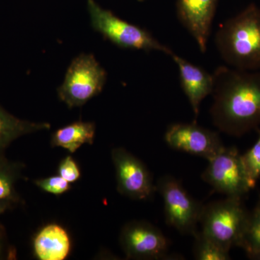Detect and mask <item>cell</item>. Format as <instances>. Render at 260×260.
I'll use <instances>...</instances> for the list:
<instances>
[{
	"mask_svg": "<svg viewBox=\"0 0 260 260\" xmlns=\"http://www.w3.org/2000/svg\"><path fill=\"white\" fill-rule=\"evenodd\" d=\"M210 113L222 133L241 137L260 125V72L220 66L213 73Z\"/></svg>",
	"mask_w": 260,
	"mask_h": 260,
	"instance_id": "cell-1",
	"label": "cell"
},
{
	"mask_svg": "<svg viewBox=\"0 0 260 260\" xmlns=\"http://www.w3.org/2000/svg\"><path fill=\"white\" fill-rule=\"evenodd\" d=\"M215 42L227 66L247 71L259 70V7L251 3L228 19L216 32Z\"/></svg>",
	"mask_w": 260,
	"mask_h": 260,
	"instance_id": "cell-2",
	"label": "cell"
},
{
	"mask_svg": "<svg viewBox=\"0 0 260 260\" xmlns=\"http://www.w3.org/2000/svg\"><path fill=\"white\" fill-rule=\"evenodd\" d=\"M87 9L92 28L117 47L144 51H158L169 56L172 50L164 45L144 28L103 8L95 0H87Z\"/></svg>",
	"mask_w": 260,
	"mask_h": 260,
	"instance_id": "cell-3",
	"label": "cell"
},
{
	"mask_svg": "<svg viewBox=\"0 0 260 260\" xmlns=\"http://www.w3.org/2000/svg\"><path fill=\"white\" fill-rule=\"evenodd\" d=\"M242 200L227 197L213 202L203 206L200 215L201 232L228 251L239 246L249 218Z\"/></svg>",
	"mask_w": 260,
	"mask_h": 260,
	"instance_id": "cell-4",
	"label": "cell"
},
{
	"mask_svg": "<svg viewBox=\"0 0 260 260\" xmlns=\"http://www.w3.org/2000/svg\"><path fill=\"white\" fill-rule=\"evenodd\" d=\"M107 72L90 54H80L70 63L58 96L68 107H80L102 93Z\"/></svg>",
	"mask_w": 260,
	"mask_h": 260,
	"instance_id": "cell-5",
	"label": "cell"
},
{
	"mask_svg": "<svg viewBox=\"0 0 260 260\" xmlns=\"http://www.w3.org/2000/svg\"><path fill=\"white\" fill-rule=\"evenodd\" d=\"M202 179L214 190L230 198H242L251 190L242 155L234 147L225 148L208 160Z\"/></svg>",
	"mask_w": 260,
	"mask_h": 260,
	"instance_id": "cell-6",
	"label": "cell"
},
{
	"mask_svg": "<svg viewBox=\"0 0 260 260\" xmlns=\"http://www.w3.org/2000/svg\"><path fill=\"white\" fill-rule=\"evenodd\" d=\"M156 190L164 203V213L168 225L181 234L194 236L200 223L203 205L194 200L175 178L164 176L159 179Z\"/></svg>",
	"mask_w": 260,
	"mask_h": 260,
	"instance_id": "cell-7",
	"label": "cell"
},
{
	"mask_svg": "<svg viewBox=\"0 0 260 260\" xmlns=\"http://www.w3.org/2000/svg\"><path fill=\"white\" fill-rule=\"evenodd\" d=\"M112 158L121 194L135 200H147L153 196L156 186L141 160L122 148L113 149Z\"/></svg>",
	"mask_w": 260,
	"mask_h": 260,
	"instance_id": "cell-8",
	"label": "cell"
},
{
	"mask_svg": "<svg viewBox=\"0 0 260 260\" xmlns=\"http://www.w3.org/2000/svg\"><path fill=\"white\" fill-rule=\"evenodd\" d=\"M120 244L126 257L162 259L168 256L169 242L161 231L145 221H133L121 229Z\"/></svg>",
	"mask_w": 260,
	"mask_h": 260,
	"instance_id": "cell-9",
	"label": "cell"
},
{
	"mask_svg": "<svg viewBox=\"0 0 260 260\" xmlns=\"http://www.w3.org/2000/svg\"><path fill=\"white\" fill-rule=\"evenodd\" d=\"M165 140L174 150L203 157L207 160L224 148L216 132L198 125L197 121L173 124L168 128Z\"/></svg>",
	"mask_w": 260,
	"mask_h": 260,
	"instance_id": "cell-10",
	"label": "cell"
},
{
	"mask_svg": "<svg viewBox=\"0 0 260 260\" xmlns=\"http://www.w3.org/2000/svg\"><path fill=\"white\" fill-rule=\"evenodd\" d=\"M219 0H177L178 20L194 39L202 53L206 52Z\"/></svg>",
	"mask_w": 260,
	"mask_h": 260,
	"instance_id": "cell-11",
	"label": "cell"
},
{
	"mask_svg": "<svg viewBox=\"0 0 260 260\" xmlns=\"http://www.w3.org/2000/svg\"><path fill=\"white\" fill-rule=\"evenodd\" d=\"M169 56L179 68L181 88L189 100L194 114V121H197L202 102L213 92V75L177 55L173 51Z\"/></svg>",
	"mask_w": 260,
	"mask_h": 260,
	"instance_id": "cell-12",
	"label": "cell"
},
{
	"mask_svg": "<svg viewBox=\"0 0 260 260\" xmlns=\"http://www.w3.org/2000/svg\"><path fill=\"white\" fill-rule=\"evenodd\" d=\"M34 254L40 260H64L71 249L68 232L57 224L42 228L34 237Z\"/></svg>",
	"mask_w": 260,
	"mask_h": 260,
	"instance_id": "cell-13",
	"label": "cell"
},
{
	"mask_svg": "<svg viewBox=\"0 0 260 260\" xmlns=\"http://www.w3.org/2000/svg\"><path fill=\"white\" fill-rule=\"evenodd\" d=\"M50 128L49 123L20 119L10 114L0 104V153H5L11 143L21 137Z\"/></svg>",
	"mask_w": 260,
	"mask_h": 260,
	"instance_id": "cell-14",
	"label": "cell"
},
{
	"mask_svg": "<svg viewBox=\"0 0 260 260\" xmlns=\"http://www.w3.org/2000/svg\"><path fill=\"white\" fill-rule=\"evenodd\" d=\"M95 133L93 122L75 121L54 132L51 143L53 147H60L74 153L84 144H93Z\"/></svg>",
	"mask_w": 260,
	"mask_h": 260,
	"instance_id": "cell-15",
	"label": "cell"
},
{
	"mask_svg": "<svg viewBox=\"0 0 260 260\" xmlns=\"http://www.w3.org/2000/svg\"><path fill=\"white\" fill-rule=\"evenodd\" d=\"M23 169L24 164L10 160L5 153H0V200L16 205L20 203L16 184L22 177Z\"/></svg>",
	"mask_w": 260,
	"mask_h": 260,
	"instance_id": "cell-16",
	"label": "cell"
},
{
	"mask_svg": "<svg viewBox=\"0 0 260 260\" xmlns=\"http://www.w3.org/2000/svg\"><path fill=\"white\" fill-rule=\"evenodd\" d=\"M239 247L246 251L247 256L260 251V203H257L249 213L245 229L243 232Z\"/></svg>",
	"mask_w": 260,
	"mask_h": 260,
	"instance_id": "cell-17",
	"label": "cell"
},
{
	"mask_svg": "<svg viewBox=\"0 0 260 260\" xmlns=\"http://www.w3.org/2000/svg\"><path fill=\"white\" fill-rule=\"evenodd\" d=\"M193 254L198 260H229L231 259L229 251L224 249L205 236L201 232H197Z\"/></svg>",
	"mask_w": 260,
	"mask_h": 260,
	"instance_id": "cell-18",
	"label": "cell"
},
{
	"mask_svg": "<svg viewBox=\"0 0 260 260\" xmlns=\"http://www.w3.org/2000/svg\"><path fill=\"white\" fill-rule=\"evenodd\" d=\"M242 160L251 189H254L260 177V131L257 141L252 148L242 155Z\"/></svg>",
	"mask_w": 260,
	"mask_h": 260,
	"instance_id": "cell-19",
	"label": "cell"
},
{
	"mask_svg": "<svg viewBox=\"0 0 260 260\" xmlns=\"http://www.w3.org/2000/svg\"><path fill=\"white\" fill-rule=\"evenodd\" d=\"M34 183L42 190L54 195L62 194L71 188L70 183L59 175L38 179Z\"/></svg>",
	"mask_w": 260,
	"mask_h": 260,
	"instance_id": "cell-20",
	"label": "cell"
},
{
	"mask_svg": "<svg viewBox=\"0 0 260 260\" xmlns=\"http://www.w3.org/2000/svg\"><path fill=\"white\" fill-rule=\"evenodd\" d=\"M58 172L61 177L69 183L78 181L81 175L78 164L70 155L62 159L59 164Z\"/></svg>",
	"mask_w": 260,
	"mask_h": 260,
	"instance_id": "cell-21",
	"label": "cell"
},
{
	"mask_svg": "<svg viewBox=\"0 0 260 260\" xmlns=\"http://www.w3.org/2000/svg\"><path fill=\"white\" fill-rule=\"evenodd\" d=\"M11 257H15V251L8 244L4 228L0 225V259H10Z\"/></svg>",
	"mask_w": 260,
	"mask_h": 260,
	"instance_id": "cell-22",
	"label": "cell"
},
{
	"mask_svg": "<svg viewBox=\"0 0 260 260\" xmlns=\"http://www.w3.org/2000/svg\"><path fill=\"white\" fill-rule=\"evenodd\" d=\"M16 205L11 202L0 200V215L6 212L7 210L12 209Z\"/></svg>",
	"mask_w": 260,
	"mask_h": 260,
	"instance_id": "cell-23",
	"label": "cell"
},
{
	"mask_svg": "<svg viewBox=\"0 0 260 260\" xmlns=\"http://www.w3.org/2000/svg\"><path fill=\"white\" fill-rule=\"evenodd\" d=\"M248 257L251 259L260 260V251L255 253V254H252V255L248 256Z\"/></svg>",
	"mask_w": 260,
	"mask_h": 260,
	"instance_id": "cell-24",
	"label": "cell"
},
{
	"mask_svg": "<svg viewBox=\"0 0 260 260\" xmlns=\"http://www.w3.org/2000/svg\"><path fill=\"white\" fill-rule=\"evenodd\" d=\"M135 1H138V2H145V1H147V0H135Z\"/></svg>",
	"mask_w": 260,
	"mask_h": 260,
	"instance_id": "cell-25",
	"label": "cell"
},
{
	"mask_svg": "<svg viewBox=\"0 0 260 260\" xmlns=\"http://www.w3.org/2000/svg\"><path fill=\"white\" fill-rule=\"evenodd\" d=\"M258 203H260V195H259V199L258 200Z\"/></svg>",
	"mask_w": 260,
	"mask_h": 260,
	"instance_id": "cell-26",
	"label": "cell"
}]
</instances>
